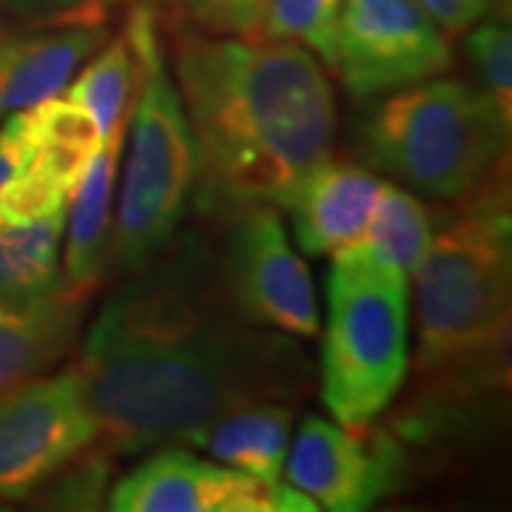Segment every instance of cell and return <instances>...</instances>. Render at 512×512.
Listing matches in <instances>:
<instances>
[{"instance_id": "cell-21", "label": "cell", "mask_w": 512, "mask_h": 512, "mask_svg": "<svg viewBox=\"0 0 512 512\" xmlns=\"http://www.w3.org/2000/svg\"><path fill=\"white\" fill-rule=\"evenodd\" d=\"M342 0H262L259 37L299 43L333 69Z\"/></svg>"}, {"instance_id": "cell-10", "label": "cell", "mask_w": 512, "mask_h": 512, "mask_svg": "<svg viewBox=\"0 0 512 512\" xmlns=\"http://www.w3.org/2000/svg\"><path fill=\"white\" fill-rule=\"evenodd\" d=\"M114 512H313L291 484H265L242 470L165 447L140 461L109 493Z\"/></svg>"}, {"instance_id": "cell-17", "label": "cell", "mask_w": 512, "mask_h": 512, "mask_svg": "<svg viewBox=\"0 0 512 512\" xmlns=\"http://www.w3.org/2000/svg\"><path fill=\"white\" fill-rule=\"evenodd\" d=\"M32 140H35V160L66 194H72L74 185L80 183L83 171L89 168L94 154L103 146V134L94 126V120L69 103L63 94L46 97L26 109Z\"/></svg>"}, {"instance_id": "cell-16", "label": "cell", "mask_w": 512, "mask_h": 512, "mask_svg": "<svg viewBox=\"0 0 512 512\" xmlns=\"http://www.w3.org/2000/svg\"><path fill=\"white\" fill-rule=\"evenodd\" d=\"M293 421L296 410L288 402L245 404L214 421L194 447L265 484H276L285 470Z\"/></svg>"}, {"instance_id": "cell-18", "label": "cell", "mask_w": 512, "mask_h": 512, "mask_svg": "<svg viewBox=\"0 0 512 512\" xmlns=\"http://www.w3.org/2000/svg\"><path fill=\"white\" fill-rule=\"evenodd\" d=\"M66 208L29 222H0V299H37L60 288Z\"/></svg>"}, {"instance_id": "cell-20", "label": "cell", "mask_w": 512, "mask_h": 512, "mask_svg": "<svg viewBox=\"0 0 512 512\" xmlns=\"http://www.w3.org/2000/svg\"><path fill=\"white\" fill-rule=\"evenodd\" d=\"M137 80H140V57L123 32L106 43L72 86H66V92L60 94L86 111L94 120V126L100 128V134L109 137L111 128L134 106L131 92Z\"/></svg>"}, {"instance_id": "cell-23", "label": "cell", "mask_w": 512, "mask_h": 512, "mask_svg": "<svg viewBox=\"0 0 512 512\" xmlns=\"http://www.w3.org/2000/svg\"><path fill=\"white\" fill-rule=\"evenodd\" d=\"M177 23L208 35H259L262 0H168Z\"/></svg>"}, {"instance_id": "cell-2", "label": "cell", "mask_w": 512, "mask_h": 512, "mask_svg": "<svg viewBox=\"0 0 512 512\" xmlns=\"http://www.w3.org/2000/svg\"><path fill=\"white\" fill-rule=\"evenodd\" d=\"M174 83L194 140L197 205L237 217L288 200L336 140V94L299 43L174 29Z\"/></svg>"}, {"instance_id": "cell-14", "label": "cell", "mask_w": 512, "mask_h": 512, "mask_svg": "<svg viewBox=\"0 0 512 512\" xmlns=\"http://www.w3.org/2000/svg\"><path fill=\"white\" fill-rule=\"evenodd\" d=\"M86 305L89 296L63 288L37 299H0V396L72 353Z\"/></svg>"}, {"instance_id": "cell-9", "label": "cell", "mask_w": 512, "mask_h": 512, "mask_svg": "<svg viewBox=\"0 0 512 512\" xmlns=\"http://www.w3.org/2000/svg\"><path fill=\"white\" fill-rule=\"evenodd\" d=\"M220 285L231 308L256 328L299 339L319 336L322 319L313 276L293 251L274 205H254L234 217Z\"/></svg>"}, {"instance_id": "cell-19", "label": "cell", "mask_w": 512, "mask_h": 512, "mask_svg": "<svg viewBox=\"0 0 512 512\" xmlns=\"http://www.w3.org/2000/svg\"><path fill=\"white\" fill-rule=\"evenodd\" d=\"M433 237H436V222L430 208L416 194L404 191L399 185L384 183L373 205V214L367 220L365 237L359 239V248H365L367 254L399 268L404 274H413Z\"/></svg>"}, {"instance_id": "cell-27", "label": "cell", "mask_w": 512, "mask_h": 512, "mask_svg": "<svg viewBox=\"0 0 512 512\" xmlns=\"http://www.w3.org/2000/svg\"><path fill=\"white\" fill-rule=\"evenodd\" d=\"M100 3H103V6H106V9H111V6H114V3H117V0H100Z\"/></svg>"}, {"instance_id": "cell-12", "label": "cell", "mask_w": 512, "mask_h": 512, "mask_svg": "<svg viewBox=\"0 0 512 512\" xmlns=\"http://www.w3.org/2000/svg\"><path fill=\"white\" fill-rule=\"evenodd\" d=\"M382 185L365 165L333 157L313 165L282 202L291 211L299 248L311 256H336L359 245Z\"/></svg>"}, {"instance_id": "cell-15", "label": "cell", "mask_w": 512, "mask_h": 512, "mask_svg": "<svg viewBox=\"0 0 512 512\" xmlns=\"http://www.w3.org/2000/svg\"><path fill=\"white\" fill-rule=\"evenodd\" d=\"M126 117L111 128L100 151L94 154L89 168L83 171L80 183L74 185L69 205V237L63 256L60 288L77 296H92L100 279L109 271L111 248V202L117 188V168L126 143Z\"/></svg>"}, {"instance_id": "cell-25", "label": "cell", "mask_w": 512, "mask_h": 512, "mask_svg": "<svg viewBox=\"0 0 512 512\" xmlns=\"http://www.w3.org/2000/svg\"><path fill=\"white\" fill-rule=\"evenodd\" d=\"M32 148H35V140H32V126H29L26 109L9 114L0 123V191L32 157Z\"/></svg>"}, {"instance_id": "cell-24", "label": "cell", "mask_w": 512, "mask_h": 512, "mask_svg": "<svg viewBox=\"0 0 512 512\" xmlns=\"http://www.w3.org/2000/svg\"><path fill=\"white\" fill-rule=\"evenodd\" d=\"M100 0H0V15L26 23H106Z\"/></svg>"}, {"instance_id": "cell-22", "label": "cell", "mask_w": 512, "mask_h": 512, "mask_svg": "<svg viewBox=\"0 0 512 512\" xmlns=\"http://www.w3.org/2000/svg\"><path fill=\"white\" fill-rule=\"evenodd\" d=\"M467 52L473 57V66L481 74L484 92L493 94V100L504 114L512 111V37L510 26L501 20H487L467 37ZM512 117V114H510Z\"/></svg>"}, {"instance_id": "cell-8", "label": "cell", "mask_w": 512, "mask_h": 512, "mask_svg": "<svg viewBox=\"0 0 512 512\" xmlns=\"http://www.w3.org/2000/svg\"><path fill=\"white\" fill-rule=\"evenodd\" d=\"M450 63V37L416 0H342L333 72L353 97L399 92Z\"/></svg>"}, {"instance_id": "cell-4", "label": "cell", "mask_w": 512, "mask_h": 512, "mask_svg": "<svg viewBox=\"0 0 512 512\" xmlns=\"http://www.w3.org/2000/svg\"><path fill=\"white\" fill-rule=\"evenodd\" d=\"M126 37L140 57V94L131 106V151L111 228L109 265L137 274L171 248L194 191L197 157L177 83L165 66L160 12L134 0Z\"/></svg>"}, {"instance_id": "cell-13", "label": "cell", "mask_w": 512, "mask_h": 512, "mask_svg": "<svg viewBox=\"0 0 512 512\" xmlns=\"http://www.w3.org/2000/svg\"><path fill=\"white\" fill-rule=\"evenodd\" d=\"M106 43V23H52L37 32L0 29V123L60 94L80 63Z\"/></svg>"}, {"instance_id": "cell-11", "label": "cell", "mask_w": 512, "mask_h": 512, "mask_svg": "<svg viewBox=\"0 0 512 512\" xmlns=\"http://www.w3.org/2000/svg\"><path fill=\"white\" fill-rule=\"evenodd\" d=\"M285 481L330 512H362L393 490L402 453L387 439H365L319 416L302 421L285 456Z\"/></svg>"}, {"instance_id": "cell-3", "label": "cell", "mask_w": 512, "mask_h": 512, "mask_svg": "<svg viewBox=\"0 0 512 512\" xmlns=\"http://www.w3.org/2000/svg\"><path fill=\"white\" fill-rule=\"evenodd\" d=\"M510 114L464 80H421L367 111L356 143L370 171L390 174L427 197L473 200L507 163Z\"/></svg>"}, {"instance_id": "cell-7", "label": "cell", "mask_w": 512, "mask_h": 512, "mask_svg": "<svg viewBox=\"0 0 512 512\" xmlns=\"http://www.w3.org/2000/svg\"><path fill=\"white\" fill-rule=\"evenodd\" d=\"M100 436L77 367L43 373L0 396V501H23L77 458L89 456Z\"/></svg>"}, {"instance_id": "cell-26", "label": "cell", "mask_w": 512, "mask_h": 512, "mask_svg": "<svg viewBox=\"0 0 512 512\" xmlns=\"http://www.w3.org/2000/svg\"><path fill=\"white\" fill-rule=\"evenodd\" d=\"M447 35L470 29L473 23L490 15L495 0H416Z\"/></svg>"}, {"instance_id": "cell-1", "label": "cell", "mask_w": 512, "mask_h": 512, "mask_svg": "<svg viewBox=\"0 0 512 512\" xmlns=\"http://www.w3.org/2000/svg\"><path fill=\"white\" fill-rule=\"evenodd\" d=\"M77 370L103 456L197 444L225 413L291 402L311 382L291 336L245 322L194 254L131 274L97 313Z\"/></svg>"}, {"instance_id": "cell-6", "label": "cell", "mask_w": 512, "mask_h": 512, "mask_svg": "<svg viewBox=\"0 0 512 512\" xmlns=\"http://www.w3.org/2000/svg\"><path fill=\"white\" fill-rule=\"evenodd\" d=\"M319 333L322 402L336 424L367 430L410 373L407 274L359 245L333 256L328 319Z\"/></svg>"}, {"instance_id": "cell-5", "label": "cell", "mask_w": 512, "mask_h": 512, "mask_svg": "<svg viewBox=\"0 0 512 512\" xmlns=\"http://www.w3.org/2000/svg\"><path fill=\"white\" fill-rule=\"evenodd\" d=\"M512 222L498 194L450 222L413 268L419 367H456L498 359L510 330Z\"/></svg>"}]
</instances>
